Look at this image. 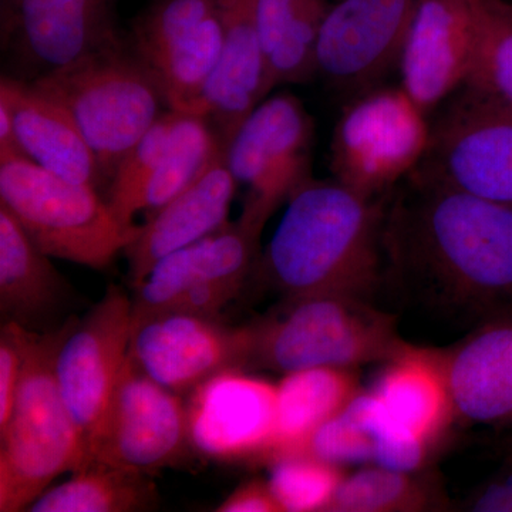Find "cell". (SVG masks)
<instances>
[{
  "label": "cell",
  "mask_w": 512,
  "mask_h": 512,
  "mask_svg": "<svg viewBox=\"0 0 512 512\" xmlns=\"http://www.w3.org/2000/svg\"><path fill=\"white\" fill-rule=\"evenodd\" d=\"M383 247L386 275L439 308L480 323L512 311V205L410 174L387 198Z\"/></svg>",
  "instance_id": "6da1fadb"
},
{
  "label": "cell",
  "mask_w": 512,
  "mask_h": 512,
  "mask_svg": "<svg viewBox=\"0 0 512 512\" xmlns=\"http://www.w3.org/2000/svg\"><path fill=\"white\" fill-rule=\"evenodd\" d=\"M389 195L370 198L336 180L312 178L286 202L252 272L284 299L336 295L370 301L386 275Z\"/></svg>",
  "instance_id": "7a4b0ae2"
},
{
  "label": "cell",
  "mask_w": 512,
  "mask_h": 512,
  "mask_svg": "<svg viewBox=\"0 0 512 512\" xmlns=\"http://www.w3.org/2000/svg\"><path fill=\"white\" fill-rule=\"evenodd\" d=\"M72 316L52 332L20 328L23 369L8 423L0 429V511L35 503L63 473L87 463V444L64 402L56 359Z\"/></svg>",
  "instance_id": "3957f363"
},
{
  "label": "cell",
  "mask_w": 512,
  "mask_h": 512,
  "mask_svg": "<svg viewBox=\"0 0 512 512\" xmlns=\"http://www.w3.org/2000/svg\"><path fill=\"white\" fill-rule=\"evenodd\" d=\"M245 367L286 373L312 367L350 369L392 362L413 348L396 318L370 301L318 295L284 299L274 311L244 325Z\"/></svg>",
  "instance_id": "277c9868"
},
{
  "label": "cell",
  "mask_w": 512,
  "mask_h": 512,
  "mask_svg": "<svg viewBox=\"0 0 512 512\" xmlns=\"http://www.w3.org/2000/svg\"><path fill=\"white\" fill-rule=\"evenodd\" d=\"M30 84L69 111L92 147L107 188L121 160L167 107L153 74L126 37Z\"/></svg>",
  "instance_id": "5b68a950"
},
{
  "label": "cell",
  "mask_w": 512,
  "mask_h": 512,
  "mask_svg": "<svg viewBox=\"0 0 512 512\" xmlns=\"http://www.w3.org/2000/svg\"><path fill=\"white\" fill-rule=\"evenodd\" d=\"M0 205L43 254L92 269L113 264L140 232V225H124L96 188L28 158L0 161Z\"/></svg>",
  "instance_id": "8992f818"
},
{
  "label": "cell",
  "mask_w": 512,
  "mask_h": 512,
  "mask_svg": "<svg viewBox=\"0 0 512 512\" xmlns=\"http://www.w3.org/2000/svg\"><path fill=\"white\" fill-rule=\"evenodd\" d=\"M433 114L426 153L412 174L512 205V104L463 84Z\"/></svg>",
  "instance_id": "52a82bcc"
},
{
  "label": "cell",
  "mask_w": 512,
  "mask_h": 512,
  "mask_svg": "<svg viewBox=\"0 0 512 512\" xmlns=\"http://www.w3.org/2000/svg\"><path fill=\"white\" fill-rule=\"evenodd\" d=\"M429 136V117L402 87L367 90L336 124L333 180L366 197H386L419 165Z\"/></svg>",
  "instance_id": "ba28073f"
},
{
  "label": "cell",
  "mask_w": 512,
  "mask_h": 512,
  "mask_svg": "<svg viewBox=\"0 0 512 512\" xmlns=\"http://www.w3.org/2000/svg\"><path fill=\"white\" fill-rule=\"evenodd\" d=\"M313 120L298 97L276 94L259 104L227 148V164L245 185L239 224L262 235L284 202L312 180Z\"/></svg>",
  "instance_id": "9c48e42d"
},
{
  "label": "cell",
  "mask_w": 512,
  "mask_h": 512,
  "mask_svg": "<svg viewBox=\"0 0 512 512\" xmlns=\"http://www.w3.org/2000/svg\"><path fill=\"white\" fill-rule=\"evenodd\" d=\"M191 450L187 403L127 356L106 413L87 446V463L153 474Z\"/></svg>",
  "instance_id": "30bf717a"
},
{
  "label": "cell",
  "mask_w": 512,
  "mask_h": 512,
  "mask_svg": "<svg viewBox=\"0 0 512 512\" xmlns=\"http://www.w3.org/2000/svg\"><path fill=\"white\" fill-rule=\"evenodd\" d=\"M117 0H0L3 76L33 82L119 43Z\"/></svg>",
  "instance_id": "8fae6325"
},
{
  "label": "cell",
  "mask_w": 512,
  "mask_h": 512,
  "mask_svg": "<svg viewBox=\"0 0 512 512\" xmlns=\"http://www.w3.org/2000/svg\"><path fill=\"white\" fill-rule=\"evenodd\" d=\"M133 329V299L110 286L83 319H73L57 353L60 392L87 446L119 383Z\"/></svg>",
  "instance_id": "7c38bea8"
},
{
  "label": "cell",
  "mask_w": 512,
  "mask_h": 512,
  "mask_svg": "<svg viewBox=\"0 0 512 512\" xmlns=\"http://www.w3.org/2000/svg\"><path fill=\"white\" fill-rule=\"evenodd\" d=\"M245 353L244 326L228 328L218 318L177 309L134 315L128 355L175 393H191L224 370L244 369Z\"/></svg>",
  "instance_id": "4fadbf2b"
},
{
  "label": "cell",
  "mask_w": 512,
  "mask_h": 512,
  "mask_svg": "<svg viewBox=\"0 0 512 512\" xmlns=\"http://www.w3.org/2000/svg\"><path fill=\"white\" fill-rule=\"evenodd\" d=\"M191 450L222 463L269 460L276 430V384L229 369L205 380L187 403Z\"/></svg>",
  "instance_id": "5bb4252c"
},
{
  "label": "cell",
  "mask_w": 512,
  "mask_h": 512,
  "mask_svg": "<svg viewBox=\"0 0 512 512\" xmlns=\"http://www.w3.org/2000/svg\"><path fill=\"white\" fill-rule=\"evenodd\" d=\"M419 0H339L320 32L316 73L336 89L365 93L399 63Z\"/></svg>",
  "instance_id": "9a60e30c"
},
{
  "label": "cell",
  "mask_w": 512,
  "mask_h": 512,
  "mask_svg": "<svg viewBox=\"0 0 512 512\" xmlns=\"http://www.w3.org/2000/svg\"><path fill=\"white\" fill-rule=\"evenodd\" d=\"M476 36V0H419L397 64L400 87L427 117L467 82Z\"/></svg>",
  "instance_id": "2e32d148"
},
{
  "label": "cell",
  "mask_w": 512,
  "mask_h": 512,
  "mask_svg": "<svg viewBox=\"0 0 512 512\" xmlns=\"http://www.w3.org/2000/svg\"><path fill=\"white\" fill-rule=\"evenodd\" d=\"M439 359L454 420L512 427V311L484 320Z\"/></svg>",
  "instance_id": "e0dca14e"
},
{
  "label": "cell",
  "mask_w": 512,
  "mask_h": 512,
  "mask_svg": "<svg viewBox=\"0 0 512 512\" xmlns=\"http://www.w3.org/2000/svg\"><path fill=\"white\" fill-rule=\"evenodd\" d=\"M225 153L220 151L197 180L140 225L137 238L124 251L131 286L140 284L168 255L228 224L239 185Z\"/></svg>",
  "instance_id": "ac0fdd59"
},
{
  "label": "cell",
  "mask_w": 512,
  "mask_h": 512,
  "mask_svg": "<svg viewBox=\"0 0 512 512\" xmlns=\"http://www.w3.org/2000/svg\"><path fill=\"white\" fill-rule=\"evenodd\" d=\"M224 43L220 63L204 97V114L222 147L227 148L249 114L272 92L268 56L256 0H217Z\"/></svg>",
  "instance_id": "d6986e66"
},
{
  "label": "cell",
  "mask_w": 512,
  "mask_h": 512,
  "mask_svg": "<svg viewBox=\"0 0 512 512\" xmlns=\"http://www.w3.org/2000/svg\"><path fill=\"white\" fill-rule=\"evenodd\" d=\"M30 241L19 222L0 205V312L3 323L30 332H52L73 315L74 291Z\"/></svg>",
  "instance_id": "ffe728a7"
},
{
  "label": "cell",
  "mask_w": 512,
  "mask_h": 512,
  "mask_svg": "<svg viewBox=\"0 0 512 512\" xmlns=\"http://www.w3.org/2000/svg\"><path fill=\"white\" fill-rule=\"evenodd\" d=\"M0 103L10 111L20 150L28 160L97 191L106 185L92 147L62 104L33 84L3 74Z\"/></svg>",
  "instance_id": "44dd1931"
},
{
  "label": "cell",
  "mask_w": 512,
  "mask_h": 512,
  "mask_svg": "<svg viewBox=\"0 0 512 512\" xmlns=\"http://www.w3.org/2000/svg\"><path fill=\"white\" fill-rule=\"evenodd\" d=\"M259 239L261 235L238 221H229L208 237L168 255L133 286L134 315L170 309L184 292L205 282L245 284L261 254Z\"/></svg>",
  "instance_id": "7402d4cb"
},
{
  "label": "cell",
  "mask_w": 512,
  "mask_h": 512,
  "mask_svg": "<svg viewBox=\"0 0 512 512\" xmlns=\"http://www.w3.org/2000/svg\"><path fill=\"white\" fill-rule=\"evenodd\" d=\"M359 393L350 369L312 367L276 384V430L268 461L299 456L313 433Z\"/></svg>",
  "instance_id": "603a6c76"
},
{
  "label": "cell",
  "mask_w": 512,
  "mask_h": 512,
  "mask_svg": "<svg viewBox=\"0 0 512 512\" xmlns=\"http://www.w3.org/2000/svg\"><path fill=\"white\" fill-rule=\"evenodd\" d=\"M373 392L400 423L431 446L454 420L439 350L413 346L389 362Z\"/></svg>",
  "instance_id": "cb8c5ba5"
},
{
  "label": "cell",
  "mask_w": 512,
  "mask_h": 512,
  "mask_svg": "<svg viewBox=\"0 0 512 512\" xmlns=\"http://www.w3.org/2000/svg\"><path fill=\"white\" fill-rule=\"evenodd\" d=\"M150 474L89 461L72 478L49 487L30 505L32 512H137L154 510L156 484Z\"/></svg>",
  "instance_id": "d4e9b609"
},
{
  "label": "cell",
  "mask_w": 512,
  "mask_h": 512,
  "mask_svg": "<svg viewBox=\"0 0 512 512\" xmlns=\"http://www.w3.org/2000/svg\"><path fill=\"white\" fill-rule=\"evenodd\" d=\"M222 43L224 30L217 9L147 67L167 109L202 117L205 90L220 63Z\"/></svg>",
  "instance_id": "484cf974"
},
{
  "label": "cell",
  "mask_w": 512,
  "mask_h": 512,
  "mask_svg": "<svg viewBox=\"0 0 512 512\" xmlns=\"http://www.w3.org/2000/svg\"><path fill=\"white\" fill-rule=\"evenodd\" d=\"M439 484L420 471L367 467L343 478L328 512H417L446 507Z\"/></svg>",
  "instance_id": "4316f807"
},
{
  "label": "cell",
  "mask_w": 512,
  "mask_h": 512,
  "mask_svg": "<svg viewBox=\"0 0 512 512\" xmlns=\"http://www.w3.org/2000/svg\"><path fill=\"white\" fill-rule=\"evenodd\" d=\"M220 151V138L207 119L178 113L173 131L144 195L143 211L154 214L202 174Z\"/></svg>",
  "instance_id": "83f0119b"
},
{
  "label": "cell",
  "mask_w": 512,
  "mask_h": 512,
  "mask_svg": "<svg viewBox=\"0 0 512 512\" xmlns=\"http://www.w3.org/2000/svg\"><path fill=\"white\" fill-rule=\"evenodd\" d=\"M477 36L468 86L512 104V2L476 0Z\"/></svg>",
  "instance_id": "f1b7e54d"
},
{
  "label": "cell",
  "mask_w": 512,
  "mask_h": 512,
  "mask_svg": "<svg viewBox=\"0 0 512 512\" xmlns=\"http://www.w3.org/2000/svg\"><path fill=\"white\" fill-rule=\"evenodd\" d=\"M335 0H301L268 55L271 89L308 82L316 74V52L323 23Z\"/></svg>",
  "instance_id": "f546056e"
},
{
  "label": "cell",
  "mask_w": 512,
  "mask_h": 512,
  "mask_svg": "<svg viewBox=\"0 0 512 512\" xmlns=\"http://www.w3.org/2000/svg\"><path fill=\"white\" fill-rule=\"evenodd\" d=\"M177 119V111L165 110L156 124L128 151L111 178L104 198L114 215L128 227L137 225L134 218L143 211L144 195Z\"/></svg>",
  "instance_id": "4dcf8cb0"
},
{
  "label": "cell",
  "mask_w": 512,
  "mask_h": 512,
  "mask_svg": "<svg viewBox=\"0 0 512 512\" xmlns=\"http://www.w3.org/2000/svg\"><path fill=\"white\" fill-rule=\"evenodd\" d=\"M217 9V0H153L131 23L127 45L148 67Z\"/></svg>",
  "instance_id": "1f68e13d"
},
{
  "label": "cell",
  "mask_w": 512,
  "mask_h": 512,
  "mask_svg": "<svg viewBox=\"0 0 512 512\" xmlns=\"http://www.w3.org/2000/svg\"><path fill=\"white\" fill-rule=\"evenodd\" d=\"M348 407L372 437L373 464L409 473L423 468L433 446L400 423L373 390L357 393Z\"/></svg>",
  "instance_id": "d6a6232c"
},
{
  "label": "cell",
  "mask_w": 512,
  "mask_h": 512,
  "mask_svg": "<svg viewBox=\"0 0 512 512\" xmlns=\"http://www.w3.org/2000/svg\"><path fill=\"white\" fill-rule=\"evenodd\" d=\"M345 474L318 458L289 456L272 461L268 483L282 511H328Z\"/></svg>",
  "instance_id": "836d02e7"
},
{
  "label": "cell",
  "mask_w": 512,
  "mask_h": 512,
  "mask_svg": "<svg viewBox=\"0 0 512 512\" xmlns=\"http://www.w3.org/2000/svg\"><path fill=\"white\" fill-rule=\"evenodd\" d=\"M301 454L342 467L373 463L375 446L365 427L346 406L312 434Z\"/></svg>",
  "instance_id": "e575fe53"
},
{
  "label": "cell",
  "mask_w": 512,
  "mask_h": 512,
  "mask_svg": "<svg viewBox=\"0 0 512 512\" xmlns=\"http://www.w3.org/2000/svg\"><path fill=\"white\" fill-rule=\"evenodd\" d=\"M23 369L19 326L3 323L0 332V429L8 423Z\"/></svg>",
  "instance_id": "d590c367"
},
{
  "label": "cell",
  "mask_w": 512,
  "mask_h": 512,
  "mask_svg": "<svg viewBox=\"0 0 512 512\" xmlns=\"http://www.w3.org/2000/svg\"><path fill=\"white\" fill-rule=\"evenodd\" d=\"M242 286L244 284H241V282H205V284L194 286V288L184 292L170 309L218 318V313L238 295Z\"/></svg>",
  "instance_id": "8d00e7d4"
},
{
  "label": "cell",
  "mask_w": 512,
  "mask_h": 512,
  "mask_svg": "<svg viewBox=\"0 0 512 512\" xmlns=\"http://www.w3.org/2000/svg\"><path fill=\"white\" fill-rule=\"evenodd\" d=\"M464 510L474 512H512V454L503 470L480 485L464 503Z\"/></svg>",
  "instance_id": "74e56055"
},
{
  "label": "cell",
  "mask_w": 512,
  "mask_h": 512,
  "mask_svg": "<svg viewBox=\"0 0 512 512\" xmlns=\"http://www.w3.org/2000/svg\"><path fill=\"white\" fill-rule=\"evenodd\" d=\"M218 512H284L268 481L251 480L239 485L217 508Z\"/></svg>",
  "instance_id": "f35d334b"
},
{
  "label": "cell",
  "mask_w": 512,
  "mask_h": 512,
  "mask_svg": "<svg viewBox=\"0 0 512 512\" xmlns=\"http://www.w3.org/2000/svg\"><path fill=\"white\" fill-rule=\"evenodd\" d=\"M301 0H256V18L264 42L266 56L284 30L289 16Z\"/></svg>",
  "instance_id": "ab89813d"
},
{
  "label": "cell",
  "mask_w": 512,
  "mask_h": 512,
  "mask_svg": "<svg viewBox=\"0 0 512 512\" xmlns=\"http://www.w3.org/2000/svg\"><path fill=\"white\" fill-rule=\"evenodd\" d=\"M10 158H26L16 138L12 116L5 104L0 103V161Z\"/></svg>",
  "instance_id": "60d3db41"
},
{
  "label": "cell",
  "mask_w": 512,
  "mask_h": 512,
  "mask_svg": "<svg viewBox=\"0 0 512 512\" xmlns=\"http://www.w3.org/2000/svg\"><path fill=\"white\" fill-rule=\"evenodd\" d=\"M508 450H510V454H512V436L510 437V440H508Z\"/></svg>",
  "instance_id": "b9f144b4"
}]
</instances>
